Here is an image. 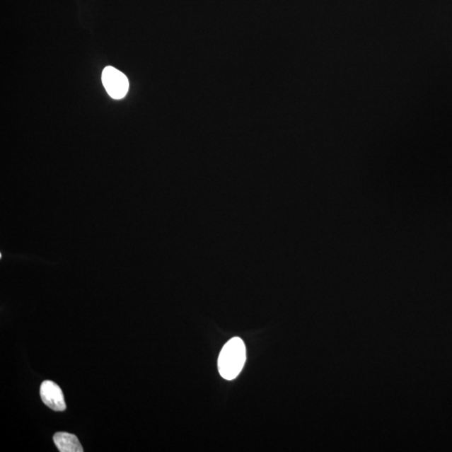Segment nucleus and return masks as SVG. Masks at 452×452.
I'll return each instance as SVG.
<instances>
[{
  "instance_id": "obj_1",
  "label": "nucleus",
  "mask_w": 452,
  "mask_h": 452,
  "mask_svg": "<svg viewBox=\"0 0 452 452\" xmlns=\"http://www.w3.org/2000/svg\"><path fill=\"white\" fill-rule=\"evenodd\" d=\"M245 360L246 350L244 342L240 337H233L223 347L219 355V372L225 380H234L243 369Z\"/></svg>"
},
{
  "instance_id": "obj_2",
  "label": "nucleus",
  "mask_w": 452,
  "mask_h": 452,
  "mask_svg": "<svg viewBox=\"0 0 452 452\" xmlns=\"http://www.w3.org/2000/svg\"><path fill=\"white\" fill-rule=\"evenodd\" d=\"M103 84L113 99L124 98L129 89V81L122 72L112 66H107L103 71Z\"/></svg>"
},
{
  "instance_id": "obj_3",
  "label": "nucleus",
  "mask_w": 452,
  "mask_h": 452,
  "mask_svg": "<svg viewBox=\"0 0 452 452\" xmlns=\"http://www.w3.org/2000/svg\"><path fill=\"white\" fill-rule=\"evenodd\" d=\"M40 397L45 405L56 412H63L66 408L63 392L57 383L47 381L41 383Z\"/></svg>"
},
{
  "instance_id": "obj_4",
  "label": "nucleus",
  "mask_w": 452,
  "mask_h": 452,
  "mask_svg": "<svg viewBox=\"0 0 452 452\" xmlns=\"http://www.w3.org/2000/svg\"><path fill=\"white\" fill-rule=\"evenodd\" d=\"M54 444L61 452H82L83 448L75 435L67 432H58L53 438Z\"/></svg>"
}]
</instances>
